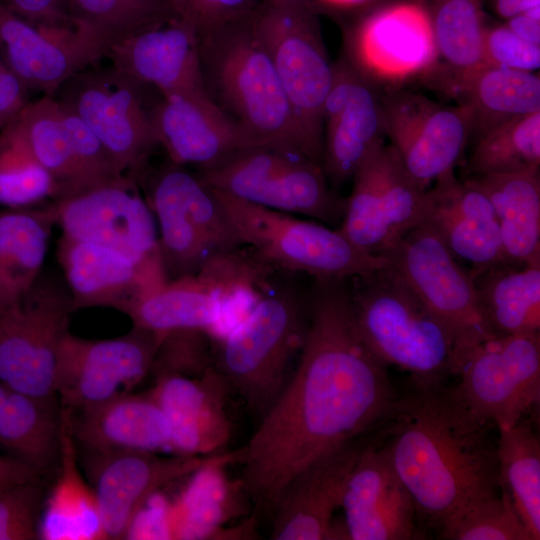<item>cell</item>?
Returning a JSON list of instances; mask_svg holds the SVG:
<instances>
[{"label":"cell","mask_w":540,"mask_h":540,"mask_svg":"<svg viewBox=\"0 0 540 540\" xmlns=\"http://www.w3.org/2000/svg\"><path fill=\"white\" fill-rule=\"evenodd\" d=\"M398 395L387 365L355 323L349 279L315 278L294 370L248 441L230 451L254 507L272 517L288 483L308 464L377 431Z\"/></svg>","instance_id":"1"},{"label":"cell","mask_w":540,"mask_h":540,"mask_svg":"<svg viewBox=\"0 0 540 540\" xmlns=\"http://www.w3.org/2000/svg\"><path fill=\"white\" fill-rule=\"evenodd\" d=\"M491 426L476 419L447 384L397 397L377 431L422 525L440 529L464 506L500 493Z\"/></svg>","instance_id":"2"},{"label":"cell","mask_w":540,"mask_h":540,"mask_svg":"<svg viewBox=\"0 0 540 540\" xmlns=\"http://www.w3.org/2000/svg\"><path fill=\"white\" fill-rule=\"evenodd\" d=\"M251 11L198 31L204 91L257 145L307 157L278 74L254 29Z\"/></svg>","instance_id":"3"},{"label":"cell","mask_w":540,"mask_h":540,"mask_svg":"<svg viewBox=\"0 0 540 540\" xmlns=\"http://www.w3.org/2000/svg\"><path fill=\"white\" fill-rule=\"evenodd\" d=\"M349 287L357 328L381 361L407 372L414 387L443 385L455 376L454 337L393 269L349 279Z\"/></svg>","instance_id":"4"},{"label":"cell","mask_w":540,"mask_h":540,"mask_svg":"<svg viewBox=\"0 0 540 540\" xmlns=\"http://www.w3.org/2000/svg\"><path fill=\"white\" fill-rule=\"evenodd\" d=\"M306 295L269 285L248 313L215 339L214 367L259 421L287 384L303 345Z\"/></svg>","instance_id":"5"},{"label":"cell","mask_w":540,"mask_h":540,"mask_svg":"<svg viewBox=\"0 0 540 540\" xmlns=\"http://www.w3.org/2000/svg\"><path fill=\"white\" fill-rule=\"evenodd\" d=\"M294 114L307 157L323 164L324 107L335 67L309 0H259L251 11Z\"/></svg>","instance_id":"6"},{"label":"cell","mask_w":540,"mask_h":540,"mask_svg":"<svg viewBox=\"0 0 540 540\" xmlns=\"http://www.w3.org/2000/svg\"><path fill=\"white\" fill-rule=\"evenodd\" d=\"M139 185L156 221L167 281L196 275L244 248L196 171L167 159L156 168L149 166Z\"/></svg>","instance_id":"7"},{"label":"cell","mask_w":540,"mask_h":540,"mask_svg":"<svg viewBox=\"0 0 540 540\" xmlns=\"http://www.w3.org/2000/svg\"><path fill=\"white\" fill-rule=\"evenodd\" d=\"M211 189L242 245L274 270L352 279L389 267L386 256L363 252L339 230Z\"/></svg>","instance_id":"8"},{"label":"cell","mask_w":540,"mask_h":540,"mask_svg":"<svg viewBox=\"0 0 540 540\" xmlns=\"http://www.w3.org/2000/svg\"><path fill=\"white\" fill-rule=\"evenodd\" d=\"M196 173L209 186L265 208L327 224L344 214L345 199L331 188L323 167L291 150L244 147Z\"/></svg>","instance_id":"9"},{"label":"cell","mask_w":540,"mask_h":540,"mask_svg":"<svg viewBox=\"0 0 540 540\" xmlns=\"http://www.w3.org/2000/svg\"><path fill=\"white\" fill-rule=\"evenodd\" d=\"M157 94L112 65H92L71 76L53 97L91 129L119 170L139 183L159 147L151 120Z\"/></svg>","instance_id":"10"},{"label":"cell","mask_w":540,"mask_h":540,"mask_svg":"<svg viewBox=\"0 0 540 540\" xmlns=\"http://www.w3.org/2000/svg\"><path fill=\"white\" fill-rule=\"evenodd\" d=\"M455 391L469 412L507 428L540 403V332L496 335L461 353Z\"/></svg>","instance_id":"11"},{"label":"cell","mask_w":540,"mask_h":540,"mask_svg":"<svg viewBox=\"0 0 540 540\" xmlns=\"http://www.w3.org/2000/svg\"><path fill=\"white\" fill-rule=\"evenodd\" d=\"M72 312L67 287L43 273L21 299L3 309L0 382L18 393L57 398V356Z\"/></svg>","instance_id":"12"},{"label":"cell","mask_w":540,"mask_h":540,"mask_svg":"<svg viewBox=\"0 0 540 540\" xmlns=\"http://www.w3.org/2000/svg\"><path fill=\"white\" fill-rule=\"evenodd\" d=\"M385 256L389 267L452 334L459 357L497 335L470 273L429 226L419 223Z\"/></svg>","instance_id":"13"},{"label":"cell","mask_w":540,"mask_h":540,"mask_svg":"<svg viewBox=\"0 0 540 540\" xmlns=\"http://www.w3.org/2000/svg\"><path fill=\"white\" fill-rule=\"evenodd\" d=\"M339 232L363 252L385 256L422 219L424 195L390 144L358 168Z\"/></svg>","instance_id":"14"},{"label":"cell","mask_w":540,"mask_h":540,"mask_svg":"<svg viewBox=\"0 0 540 540\" xmlns=\"http://www.w3.org/2000/svg\"><path fill=\"white\" fill-rule=\"evenodd\" d=\"M161 337L135 326L108 339H87L68 331L56 363L60 406L75 413L130 392L150 375Z\"/></svg>","instance_id":"15"},{"label":"cell","mask_w":540,"mask_h":540,"mask_svg":"<svg viewBox=\"0 0 540 540\" xmlns=\"http://www.w3.org/2000/svg\"><path fill=\"white\" fill-rule=\"evenodd\" d=\"M380 100L386 137L423 191L454 172L470 141L467 108L399 88L380 95Z\"/></svg>","instance_id":"16"},{"label":"cell","mask_w":540,"mask_h":540,"mask_svg":"<svg viewBox=\"0 0 540 540\" xmlns=\"http://www.w3.org/2000/svg\"><path fill=\"white\" fill-rule=\"evenodd\" d=\"M52 206L61 235L162 267L156 221L134 178L123 176L53 201Z\"/></svg>","instance_id":"17"},{"label":"cell","mask_w":540,"mask_h":540,"mask_svg":"<svg viewBox=\"0 0 540 540\" xmlns=\"http://www.w3.org/2000/svg\"><path fill=\"white\" fill-rule=\"evenodd\" d=\"M348 60L366 80L390 88L438 69V50L423 2L398 1L367 14L347 36Z\"/></svg>","instance_id":"18"},{"label":"cell","mask_w":540,"mask_h":540,"mask_svg":"<svg viewBox=\"0 0 540 540\" xmlns=\"http://www.w3.org/2000/svg\"><path fill=\"white\" fill-rule=\"evenodd\" d=\"M83 463L100 509L106 539H125L129 524L152 495L187 478L210 456L83 449Z\"/></svg>","instance_id":"19"},{"label":"cell","mask_w":540,"mask_h":540,"mask_svg":"<svg viewBox=\"0 0 540 540\" xmlns=\"http://www.w3.org/2000/svg\"><path fill=\"white\" fill-rule=\"evenodd\" d=\"M377 431L357 459L344 490L340 507L345 539H423L415 503Z\"/></svg>","instance_id":"20"},{"label":"cell","mask_w":540,"mask_h":540,"mask_svg":"<svg viewBox=\"0 0 540 540\" xmlns=\"http://www.w3.org/2000/svg\"><path fill=\"white\" fill-rule=\"evenodd\" d=\"M335 76L324 107L323 170L337 192L386 137L380 95L346 60Z\"/></svg>","instance_id":"21"},{"label":"cell","mask_w":540,"mask_h":540,"mask_svg":"<svg viewBox=\"0 0 540 540\" xmlns=\"http://www.w3.org/2000/svg\"><path fill=\"white\" fill-rule=\"evenodd\" d=\"M105 55V46L87 30L41 29L0 2V58L29 91L54 96L71 76Z\"/></svg>","instance_id":"22"},{"label":"cell","mask_w":540,"mask_h":540,"mask_svg":"<svg viewBox=\"0 0 540 540\" xmlns=\"http://www.w3.org/2000/svg\"><path fill=\"white\" fill-rule=\"evenodd\" d=\"M376 431L344 443L303 468L284 489L272 515V540L338 539L333 515L349 475Z\"/></svg>","instance_id":"23"},{"label":"cell","mask_w":540,"mask_h":540,"mask_svg":"<svg viewBox=\"0 0 540 540\" xmlns=\"http://www.w3.org/2000/svg\"><path fill=\"white\" fill-rule=\"evenodd\" d=\"M420 223L439 236L472 278L507 263L491 202L466 179L459 181L454 172L425 191Z\"/></svg>","instance_id":"24"},{"label":"cell","mask_w":540,"mask_h":540,"mask_svg":"<svg viewBox=\"0 0 540 540\" xmlns=\"http://www.w3.org/2000/svg\"><path fill=\"white\" fill-rule=\"evenodd\" d=\"M57 258L73 311L112 308L123 314L167 282L163 269L139 263L105 246L61 235Z\"/></svg>","instance_id":"25"},{"label":"cell","mask_w":540,"mask_h":540,"mask_svg":"<svg viewBox=\"0 0 540 540\" xmlns=\"http://www.w3.org/2000/svg\"><path fill=\"white\" fill-rule=\"evenodd\" d=\"M105 57L121 73L159 94L205 93L198 31L178 14L113 43Z\"/></svg>","instance_id":"26"},{"label":"cell","mask_w":540,"mask_h":540,"mask_svg":"<svg viewBox=\"0 0 540 540\" xmlns=\"http://www.w3.org/2000/svg\"><path fill=\"white\" fill-rule=\"evenodd\" d=\"M151 120L167 159L195 171L257 145L206 93L157 94Z\"/></svg>","instance_id":"27"},{"label":"cell","mask_w":540,"mask_h":540,"mask_svg":"<svg viewBox=\"0 0 540 540\" xmlns=\"http://www.w3.org/2000/svg\"><path fill=\"white\" fill-rule=\"evenodd\" d=\"M147 391L165 414L170 426V450L188 456L225 452L232 423L225 410L230 392L212 367L199 377L161 375Z\"/></svg>","instance_id":"28"},{"label":"cell","mask_w":540,"mask_h":540,"mask_svg":"<svg viewBox=\"0 0 540 540\" xmlns=\"http://www.w3.org/2000/svg\"><path fill=\"white\" fill-rule=\"evenodd\" d=\"M71 426L75 441L85 450H170L168 420L147 392H125L91 408L71 411Z\"/></svg>","instance_id":"29"},{"label":"cell","mask_w":540,"mask_h":540,"mask_svg":"<svg viewBox=\"0 0 540 540\" xmlns=\"http://www.w3.org/2000/svg\"><path fill=\"white\" fill-rule=\"evenodd\" d=\"M58 464L57 478L42 504L38 539H106L95 492L78 463L71 410L61 406Z\"/></svg>","instance_id":"30"},{"label":"cell","mask_w":540,"mask_h":540,"mask_svg":"<svg viewBox=\"0 0 540 540\" xmlns=\"http://www.w3.org/2000/svg\"><path fill=\"white\" fill-rule=\"evenodd\" d=\"M491 202L510 264H540L539 168L466 179Z\"/></svg>","instance_id":"31"},{"label":"cell","mask_w":540,"mask_h":540,"mask_svg":"<svg viewBox=\"0 0 540 540\" xmlns=\"http://www.w3.org/2000/svg\"><path fill=\"white\" fill-rule=\"evenodd\" d=\"M448 93L469 111V144L506 121L540 111V78L528 71L484 65Z\"/></svg>","instance_id":"32"},{"label":"cell","mask_w":540,"mask_h":540,"mask_svg":"<svg viewBox=\"0 0 540 540\" xmlns=\"http://www.w3.org/2000/svg\"><path fill=\"white\" fill-rule=\"evenodd\" d=\"M54 225L52 202L0 211V301L4 309L21 299L41 275Z\"/></svg>","instance_id":"33"},{"label":"cell","mask_w":540,"mask_h":540,"mask_svg":"<svg viewBox=\"0 0 540 540\" xmlns=\"http://www.w3.org/2000/svg\"><path fill=\"white\" fill-rule=\"evenodd\" d=\"M56 399L10 390L0 412V450L41 477L59 459L60 406Z\"/></svg>","instance_id":"34"},{"label":"cell","mask_w":540,"mask_h":540,"mask_svg":"<svg viewBox=\"0 0 540 540\" xmlns=\"http://www.w3.org/2000/svg\"><path fill=\"white\" fill-rule=\"evenodd\" d=\"M231 464L229 452L210 456L209 460L188 476V482L179 496L169 501L171 539H220L236 536L221 528L223 522L235 513L227 497L233 495L228 488L223 467Z\"/></svg>","instance_id":"35"},{"label":"cell","mask_w":540,"mask_h":540,"mask_svg":"<svg viewBox=\"0 0 540 540\" xmlns=\"http://www.w3.org/2000/svg\"><path fill=\"white\" fill-rule=\"evenodd\" d=\"M473 280L497 335L540 332V264L504 263Z\"/></svg>","instance_id":"36"},{"label":"cell","mask_w":540,"mask_h":540,"mask_svg":"<svg viewBox=\"0 0 540 540\" xmlns=\"http://www.w3.org/2000/svg\"><path fill=\"white\" fill-rule=\"evenodd\" d=\"M438 50V67L446 69V90L483 65L487 17L483 0H424Z\"/></svg>","instance_id":"37"},{"label":"cell","mask_w":540,"mask_h":540,"mask_svg":"<svg viewBox=\"0 0 540 540\" xmlns=\"http://www.w3.org/2000/svg\"><path fill=\"white\" fill-rule=\"evenodd\" d=\"M500 491L511 499L534 540L540 539V440L530 419L498 429Z\"/></svg>","instance_id":"38"},{"label":"cell","mask_w":540,"mask_h":540,"mask_svg":"<svg viewBox=\"0 0 540 540\" xmlns=\"http://www.w3.org/2000/svg\"><path fill=\"white\" fill-rule=\"evenodd\" d=\"M17 115L32 152L58 186L57 200L83 192L74 147L57 99L43 95L29 100Z\"/></svg>","instance_id":"39"},{"label":"cell","mask_w":540,"mask_h":540,"mask_svg":"<svg viewBox=\"0 0 540 540\" xmlns=\"http://www.w3.org/2000/svg\"><path fill=\"white\" fill-rule=\"evenodd\" d=\"M17 114L0 130V205L43 206L58 199V186L32 152Z\"/></svg>","instance_id":"40"},{"label":"cell","mask_w":540,"mask_h":540,"mask_svg":"<svg viewBox=\"0 0 540 540\" xmlns=\"http://www.w3.org/2000/svg\"><path fill=\"white\" fill-rule=\"evenodd\" d=\"M540 167V111L506 121L476 140L467 175L508 173Z\"/></svg>","instance_id":"41"},{"label":"cell","mask_w":540,"mask_h":540,"mask_svg":"<svg viewBox=\"0 0 540 540\" xmlns=\"http://www.w3.org/2000/svg\"><path fill=\"white\" fill-rule=\"evenodd\" d=\"M74 24L109 47L177 13L168 0H70Z\"/></svg>","instance_id":"42"},{"label":"cell","mask_w":540,"mask_h":540,"mask_svg":"<svg viewBox=\"0 0 540 540\" xmlns=\"http://www.w3.org/2000/svg\"><path fill=\"white\" fill-rule=\"evenodd\" d=\"M439 530L448 540H534L503 491L464 506Z\"/></svg>","instance_id":"43"},{"label":"cell","mask_w":540,"mask_h":540,"mask_svg":"<svg viewBox=\"0 0 540 540\" xmlns=\"http://www.w3.org/2000/svg\"><path fill=\"white\" fill-rule=\"evenodd\" d=\"M215 338L204 329L165 333L155 352L150 375L199 377L214 367Z\"/></svg>","instance_id":"44"},{"label":"cell","mask_w":540,"mask_h":540,"mask_svg":"<svg viewBox=\"0 0 540 540\" xmlns=\"http://www.w3.org/2000/svg\"><path fill=\"white\" fill-rule=\"evenodd\" d=\"M42 479L0 488V540L38 539Z\"/></svg>","instance_id":"45"},{"label":"cell","mask_w":540,"mask_h":540,"mask_svg":"<svg viewBox=\"0 0 540 540\" xmlns=\"http://www.w3.org/2000/svg\"><path fill=\"white\" fill-rule=\"evenodd\" d=\"M483 65L532 72L540 67V44L529 42L505 24H486Z\"/></svg>","instance_id":"46"},{"label":"cell","mask_w":540,"mask_h":540,"mask_svg":"<svg viewBox=\"0 0 540 540\" xmlns=\"http://www.w3.org/2000/svg\"><path fill=\"white\" fill-rule=\"evenodd\" d=\"M174 11L191 22L197 31L241 16L259 0H169Z\"/></svg>","instance_id":"47"},{"label":"cell","mask_w":540,"mask_h":540,"mask_svg":"<svg viewBox=\"0 0 540 540\" xmlns=\"http://www.w3.org/2000/svg\"><path fill=\"white\" fill-rule=\"evenodd\" d=\"M14 14L41 29H70L75 24L70 0H0Z\"/></svg>","instance_id":"48"},{"label":"cell","mask_w":540,"mask_h":540,"mask_svg":"<svg viewBox=\"0 0 540 540\" xmlns=\"http://www.w3.org/2000/svg\"><path fill=\"white\" fill-rule=\"evenodd\" d=\"M28 92L0 58V117L15 116L29 102Z\"/></svg>","instance_id":"49"},{"label":"cell","mask_w":540,"mask_h":540,"mask_svg":"<svg viewBox=\"0 0 540 540\" xmlns=\"http://www.w3.org/2000/svg\"><path fill=\"white\" fill-rule=\"evenodd\" d=\"M504 24L519 37L540 44V6L512 16Z\"/></svg>","instance_id":"50"},{"label":"cell","mask_w":540,"mask_h":540,"mask_svg":"<svg viewBox=\"0 0 540 540\" xmlns=\"http://www.w3.org/2000/svg\"><path fill=\"white\" fill-rule=\"evenodd\" d=\"M40 479L42 477L27 465L0 453V488Z\"/></svg>","instance_id":"51"},{"label":"cell","mask_w":540,"mask_h":540,"mask_svg":"<svg viewBox=\"0 0 540 540\" xmlns=\"http://www.w3.org/2000/svg\"><path fill=\"white\" fill-rule=\"evenodd\" d=\"M500 19L507 20L519 13L540 6V0H483Z\"/></svg>","instance_id":"52"},{"label":"cell","mask_w":540,"mask_h":540,"mask_svg":"<svg viewBox=\"0 0 540 540\" xmlns=\"http://www.w3.org/2000/svg\"><path fill=\"white\" fill-rule=\"evenodd\" d=\"M339 7H352L368 3L369 0H323Z\"/></svg>","instance_id":"53"},{"label":"cell","mask_w":540,"mask_h":540,"mask_svg":"<svg viewBox=\"0 0 540 540\" xmlns=\"http://www.w3.org/2000/svg\"><path fill=\"white\" fill-rule=\"evenodd\" d=\"M9 392H10V389L0 382V412L2 411L5 405Z\"/></svg>","instance_id":"54"},{"label":"cell","mask_w":540,"mask_h":540,"mask_svg":"<svg viewBox=\"0 0 540 540\" xmlns=\"http://www.w3.org/2000/svg\"><path fill=\"white\" fill-rule=\"evenodd\" d=\"M14 117V116H13ZM13 117H0V130L13 118Z\"/></svg>","instance_id":"55"},{"label":"cell","mask_w":540,"mask_h":540,"mask_svg":"<svg viewBox=\"0 0 540 540\" xmlns=\"http://www.w3.org/2000/svg\"><path fill=\"white\" fill-rule=\"evenodd\" d=\"M3 309H4V307H3V305H2V303H1V301H0V312H1Z\"/></svg>","instance_id":"56"},{"label":"cell","mask_w":540,"mask_h":540,"mask_svg":"<svg viewBox=\"0 0 540 540\" xmlns=\"http://www.w3.org/2000/svg\"><path fill=\"white\" fill-rule=\"evenodd\" d=\"M169 1V0H168ZM170 2V1H169Z\"/></svg>","instance_id":"57"}]
</instances>
